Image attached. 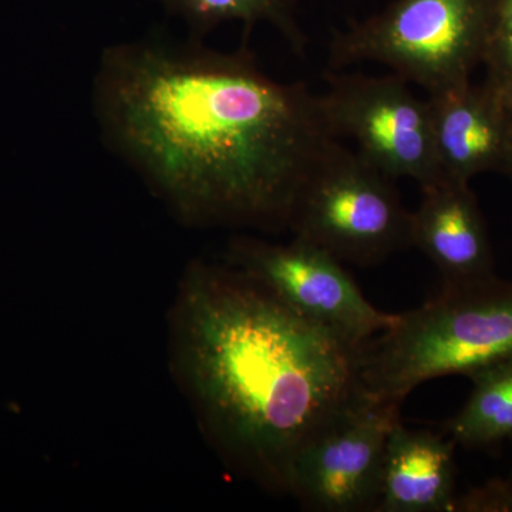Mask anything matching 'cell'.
<instances>
[{
    "instance_id": "obj_1",
    "label": "cell",
    "mask_w": 512,
    "mask_h": 512,
    "mask_svg": "<svg viewBox=\"0 0 512 512\" xmlns=\"http://www.w3.org/2000/svg\"><path fill=\"white\" fill-rule=\"evenodd\" d=\"M104 143L195 221L284 231L345 148L319 94L272 79L248 49L143 37L106 47L93 80Z\"/></svg>"
},
{
    "instance_id": "obj_2",
    "label": "cell",
    "mask_w": 512,
    "mask_h": 512,
    "mask_svg": "<svg viewBox=\"0 0 512 512\" xmlns=\"http://www.w3.org/2000/svg\"><path fill=\"white\" fill-rule=\"evenodd\" d=\"M185 288L178 350L195 403L237 466L289 494L302 448L359 396L362 346L238 268H195Z\"/></svg>"
},
{
    "instance_id": "obj_3",
    "label": "cell",
    "mask_w": 512,
    "mask_h": 512,
    "mask_svg": "<svg viewBox=\"0 0 512 512\" xmlns=\"http://www.w3.org/2000/svg\"><path fill=\"white\" fill-rule=\"evenodd\" d=\"M512 360V282L497 276L446 285L370 340L360 359V394L402 406L420 384L470 377Z\"/></svg>"
},
{
    "instance_id": "obj_4",
    "label": "cell",
    "mask_w": 512,
    "mask_h": 512,
    "mask_svg": "<svg viewBox=\"0 0 512 512\" xmlns=\"http://www.w3.org/2000/svg\"><path fill=\"white\" fill-rule=\"evenodd\" d=\"M494 0H394L333 37L329 63H377L427 93L470 82L484 63Z\"/></svg>"
},
{
    "instance_id": "obj_5",
    "label": "cell",
    "mask_w": 512,
    "mask_h": 512,
    "mask_svg": "<svg viewBox=\"0 0 512 512\" xmlns=\"http://www.w3.org/2000/svg\"><path fill=\"white\" fill-rule=\"evenodd\" d=\"M393 181L345 147L302 192L289 231L340 262L380 264L412 247V212Z\"/></svg>"
},
{
    "instance_id": "obj_6",
    "label": "cell",
    "mask_w": 512,
    "mask_h": 512,
    "mask_svg": "<svg viewBox=\"0 0 512 512\" xmlns=\"http://www.w3.org/2000/svg\"><path fill=\"white\" fill-rule=\"evenodd\" d=\"M320 96L326 119L339 138L355 141L356 153L384 175L412 178L420 188L443 178L429 103L397 74L330 73Z\"/></svg>"
},
{
    "instance_id": "obj_7",
    "label": "cell",
    "mask_w": 512,
    "mask_h": 512,
    "mask_svg": "<svg viewBox=\"0 0 512 512\" xmlns=\"http://www.w3.org/2000/svg\"><path fill=\"white\" fill-rule=\"evenodd\" d=\"M229 258L303 318L362 348L396 318L367 301L339 259L303 239L289 244L237 239Z\"/></svg>"
},
{
    "instance_id": "obj_8",
    "label": "cell",
    "mask_w": 512,
    "mask_h": 512,
    "mask_svg": "<svg viewBox=\"0 0 512 512\" xmlns=\"http://www.w3.org/2000/svg\"><path fill=\"white\" fill-rule=\"evenodd\" d=\"M400 404L363 394L302 448L289 477V495L318 512L376 511L384 450Z\"/></svg>"
},
{
    "instance_id": "obj_9",
    "label": "cell",
    "mask_w": 512,
    "mask_h": 512,
    "mask_svg": "<svg viewBox=\"0 0 512 512\" xmlns=\"http://www.w3.org/2000/svg\"><path fill=\"white\" fill-rule=\"evenodd\" d=\"M431 128L444 177L470 183L485 171H503L512 117L487 82L429 93Z\"/></svg>"
},
{
    "instance_id": "obj_10",
    "label": "cell",
    "mask_w": 512,
    "mask_h": 512,
    "mask_svg": "<svg viewBox=\"0 0 512 512\" xmlns=\"http://www.w3.org/2000/svg\"><path fill=\"white\" fill-rule=\"evenodd\" d=\"M412 245L436 265L443 284L495 275L493 249L470 183L443 177L421 188L419 208L412 212Z\"/></svg>"
},
{
    "instance_id": "obj_11",
    "label": "cell",
    "mask_w": 512,
    "mask_h": 512,
    "mask_svg": "<svg viewBox=\"0 0 512 512\" xmlns=\"http://www.w3.org/2000/svg\"><path fill=\"white\" fill-rule=\"evenodd\" d=\"M453 440L394 424L384 450L376 512H454Z\"/></svg>"
},
{
    "instance_id": "obj_12",
    "label": "cell",
    "mask_w": 512,
    "mask_h": 512,
    "mask_svg": "<svg viewBox=\"0 0 512 512\" xmlns=\"http://www.w3.org/2000/svg\"><path fill=\"white\" fill-rule=\"evenodd\" d=\"M470 379V399L446 423L450 439L467 448L512 441V360L480 370Z\"/></svg>"
},
{
    "instance_id": "obj_13",
    "label": "cell",
    "mask_w": 512,
    "mask_h": 512,
    "mask_svg": "<svg viewBox=\"0 0 512 512\" xmlns=\"http://www.w3.org/2000/svg\"><path fill=\"white\" fill-rule=\"evenodd\" d=\"M168 12L184 20L194 39L201 40L221 23H244L251 29L264 22L278 30L296 53H302L306 36L293 13L291 0H160Z\"/></svg>"
},
{
    "instance_id": "obj_14",
    "label": "cell",
    "mask_w": 512,
    "mask_h": 512,
    "mask_svg": "<svg viewBox=\"0 0 512 512\" xmlns=\"http://www.w3.org/2000/svg\"><path fill=\"white\" fill-rule=\"evenodd\" d=\"M484 64L488 79L500 76L512 66V0H494Z\"/></svg>"
},
{
    "instance_id": "obj_15",
    "label": "cell",
    "mask_w": 512,
    "mask_h": 512,
    "mask_svg": "<svg viewBox=\"0 0 512 512\" xmlns=\"http://www.w3.org/2000/svg\"><path fill=\"white\" fill-rule=\"evenodd\" d=\"M454 512H512V481L491 480L457 497Z\"/></svg>"
},
{
    "instance_id": "obj_16",
    "label": "cell",
    "mask_w": 512,
    "mask_h": 512,
    "mask_svg": "<svg viewBox=\"0 0 512 512\" xmlns=\"http://www.w3.org/2000/svg\"><path fill=\"white\" fill-rule=\"evenodd\" d=\"M487 83L500 97L501 103L505 107V110L510 113L512 117V66L510 69L505 70L500 76L494 77V79H487Z\"/></svg>"
},
{
    "instance_id": "obj_17",
    "label": "cell",
    "mask_w": 512,
    "mask_h": 512,
    "mask_svg": "<svg viewBox=\"0 0 512 512\" xmlns=\"http://www.w3.org/2000/svg\"><path fill=\"white\" fill-rule=\"evenodd\" d=\"M503 171L512 178V124L510 136H508L507 150H505Z\"/></svg>"
}]
</instances>
